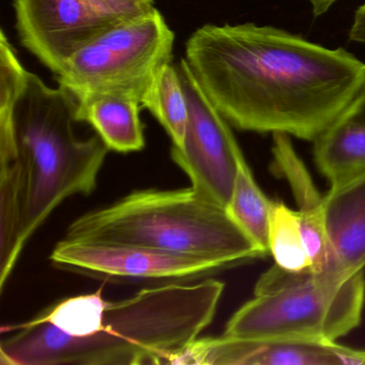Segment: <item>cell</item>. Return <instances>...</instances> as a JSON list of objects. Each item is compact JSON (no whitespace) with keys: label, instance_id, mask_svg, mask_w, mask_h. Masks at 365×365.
I'll return each instance as SVG.
<instances>
[{"label":"cell","instance_id":"cell-19","mask_svg":"<svg viewBox=\"0 0 365 365\" xmlns=\"http://www.w3.org/2000/svg\"><path fill=\"white\" fill-rule=\"evenodd\" d=\"M108 302L100 289L63 299L44 309L35 319L48 322L70 336H89L101 329Z\"/></svg>","mask_w":365,"mask_h":365},{"label":"cell","instance_id":"cell-10","mask_svg":"<svg viewBox=\"0 0 365 365\" xmlns=\"http://www.w3.org/2000/svg\"><path fill=\"white\" fill-rule=\"evenodd\" d=\"M21 43L56 76L81 48L119 23L83 0H14Z\"/></svg>","mask_w":365,"mask_h":365},{"label":"cell","instance_id":"cell-9","mask_svg":"<svg viewBox=\"0 0 365 365\" xmlns=\"http://www.w3.org/2000/svg\"><path fill=\"white\" fill-rule=\"evenodd\" d=\"M174 364L359 365L365 364V350L309 337L223 334L196 339Z\"/></svg>","mask_w":365,"mask_h":365},{"label":"cell","instance_id":"cell-15","mask_svg":"<svg viewBox=\"0 0 365 365\" xmlns=\"http://www.w3.org/2000/svg\"><path fill=\"white\" fill-rule=\"evenodd\" d=\"M273 204L258 187L243 157L226 211L264 255L269 254V223Z\"/></svg>","mask_w":365,"mask_h":365},{"label":"cell","instance_id":"cell-12","mask_svg":"<svg viewBox=\"0 0 365 365\" xmlns=\"http://www.w3.org/2000/svg\"><path fill=\"white\" fill-rule=\"evenodd\" d=\"M273 170L287 180L298 206L301 228L311 258L312 273L335 271L324 225V196L292 146L289 135L272 134Z\"/></svg>","mask_w":365,"mask_h":365},{"label":"cell","instance_id":"cell-7","mask_svg":"<svg viewBox=\"0 0 365 365\" xmlns=\"http://www.w3.org/2000/svg\"><path fill=\"white\" fill-rule=\"evenodd\" d=\"M176 68L187 98L189 118L183 144L172 146L170 155L200 196L226 209L242 151L230 123L200 88L187 61L181 59Z\"/></svg>","mask_w":365,"mask_h":365},{"label":"cell","instance_id":"cell-17","mask_svg":"<svg viewBox=\"0 0 365 365\" xmlns=\"http://www.w3.org/2000/svg\"><path fill=\"white\" fill-rule=\"evenodd\" d=\"M269 253L284 270L309 269L311 258L301 228L300 215L283 202H274L269 223Z\"/></svg>","mask_w":365,"mask_h":365},{"label":"cell","instance_id":"cell-16","mask_svg":"<svg viewBox=\"0 0 365 365\" xmlns=\"http://www.w3.org/2000/svg\"><path fill=\"white\" fill-rule=\"evenodd\" d=\"M142 106L165 129L173 146L183 144L189 108L176 65L168 63L158 73L143 97Z\"/></svg>","mask_w":365,"mask_h":365},{"label":"cell","instance_id":"cell-14","mask_svg":"<svg viewBox=\"0 0 365 365\" xmlns=\"http://www.w3.org/2000/svg\"><path fill=\"white\" fill-rule=\"evenodd\" d=\"M142 103L133 98L100 96L78 103V123H87L96 130L110 150L140 151L145 146L144 125L140 120Z\"/></svg>","mask_w":365,"mask_h":365},{"label":"cell","instance_id":"cell-3","mask_svg":"<svg viewBox=\"0 0 365 365\" xmlns=\"http://www.w3.org/2000/svg\"><path fill=\"white\" fill-rule=\"evenodd\" d=\"M78 102L29 72L14 110L16 158L23 187L21 238L26 245L67 198L89 195L110 149L98 134L80 140L73 125Z\"/></svg>","mask_w":365,"mask_h":365},{"label":"cell","instance_id":"cell-11","mask_svg":"<svg viewBox=\"0 0 365 365\" xmlns=\"http://www.w3.org/2000/svg\"><path fill=\"white\" fill-rule=\"evenodd\" d=\"M324 225L335 270L352 277L365 267V172L331 183L324 196Z\"/></svg>","mask_w":365,"mask_h":365},{"label":"cell","instance_id":"cell-4","mask_svg":"<svg viewBox=\"0 0 365 365\" xmlns=\"http://www.w3.org/2000/svg\"><path fill=\"white\" fill-rule=\"evenodd\" d=\"M65 238L144 245L208 258L225 268L264 256L225 208L205 200L192 187L132 192L78 217Z\"/></svg>","mask_w":365,"mask_h":365},{"label":"cell","instance_id":"cell-20","mask_svg":"<svg viewBox=\"0 0 365 365\" xmlns=\"http://www.w3.org/2000/svg\"><path fill=\"white\" fill-rule=\"evenodd\" d=\"M96 12L115 23L142 18L155 9V0H83Z\"/></svg>","mask_w":365,"mask_h":365},{"label":"cell","instance_id":"cell-22","mask_svg":"<svg viewBox=\"0 0 365 365\" xmlns=\"http://www.w3.org/2000/svg\"><path fill=\"white\" fill-rule=\"evenodd\" d=\"M335 1L336 0H309L314 16H322V14H326L332 7Z\"/></svg>","mask_w":365,"mask_h":365},{"label":"cell","instance_id":"cell-8","mask_svg":"<svg viewBox=\"0 0 365 365\" xmlns=\"http://www.w3.org/2000/svg\"><path fill=\"white\" fill-rule=\"evenodd\" d=\"M55 267L110 279H198L225 268L208 258L162 251L132 243L63 239L50 256Z\"/></svg>","mask_w":365,"mask_h":365},{"label":"cell","instance_id":"cell-6","mask_svg":"<svg viewBox=\"0 0 365 365\" xmlns=\"http://www.w3.org/2000/svg\"><path fill=\"white\" fill-rule=\"evenodd\" d=\"M175 34L155 8L119 23L81 48L55 76L78 103L100 96L143 97L160 71L173 61Z\"/></svg>","mask_w":365,"mask_h":365},{"label":"cell","instance_id":"cell-13","mask_svg":"<svg viewBox=\"0 0 365 365\" xmlns=\"http://www.w3.org/2000/svg\"><path fill=\"white\" fill-rule=\"evenodd\" d=\"M314 159L331 183L365 172V81L341 114L314 140Z\"/></svg>","mask_w":365,"mask_h":365},{"label":"cell","instance_id":"cell-18","mask_svg":"<svg viewBox=\"0 0 365 365\" xmlns=\"http://www.w3.org/2000/svg\"><path fill=\"white\" fill-rule=\"evenodd\" d=\"M29 72L4 31L0 34V155L16 153L14 118Z\"/></svg>","mask_w":365,"mask_h":365},{"label":"cell","instance_id":"cell-1","mask_svg":"<svg viewBox=\"0 0 365 365\" xmlns=\"http://www.w3.org/2000/svg\"><path fill=\"white\" fill-rule=\"evenodd\" d=\"M185 53L200 88L230 125L311 142L365 81V63L344 48L253 23L204 25Z\"/></svg>","mask_w":365,"mask_h":365},{"label":"cell","instance_id":"cell-21","mask_svg":"<svg viewBox=\"0 0 365 365\" xmlns=\"http://www.w3.org/2000/svg\"><path fill=\"white\" fill-rule=\"evenodd\" d=\"M350 41L365 44V4L354 14V22L349 31Z\"/></svg>","mask_w":365,"mask_h":365},{"label":"cell","instance_id":"cell-5","mask_svg":"<svg viewBox=\"0 0 365 365\" xmlns=\"http://www.w3.org/2000/svg\"><path fill=\"white\" fill-rule=\"evenodd\" d=\"M254 294L230 318L224 334L336 341L360 324L364 273L348 277L336 271L292 272L274 264L259 277Z\"/></svg>","mask_w":365,"mask_h":365},{"label":"cell","instance_id":"cell-2","mask_svg":"<svg viewBox=\"0 0 365 365\" xmlns=\"http://www.w3.org/2000/svg\"><path fill=\"white\" fill-rule=\"evenodd\" d=\"M224 284L172 282L108 302L101 329L73 337L33 318L8 327L0 344L7 365L174 364L210 324Z\"/></svg>","mask_w":365,"mask_h":365}]
</instances>
